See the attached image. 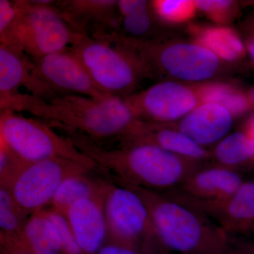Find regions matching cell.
Segmentation results:
<instances>
[{"label": "cell", "mask_w": 254, "mask_h": 254, "mask_svg": "<svg viewBox=\"0 0 254 254\" xmlns=\"http://www.w3.org/2000/svg\"><path fill=\"white\" fill-rule=\"evenodd\" d=\"M247 50L248 52L249 55H250L251 59H252L254 64V34L247 41Z\"/></svg>", "instance_id": "836d02e7"}, {"label": "cell", "mask_w": 254, "mask_h": 254, "mask_svg": "<svg viewBox=\"0 0 254 254\" xmlns=\"http://www.w3.org/2000/svg\"><path fill=\"white\" fill-rule=\"evenodd\" d=\"M215 165L236 170L242 167L254 164V141L245 131L229 135L218 142L210 158Z\"/></svg>", "instance_id": "7402d4cb"}, {"label": "cell", "mask_w": 254, "mask_h": 254, "mask_svg": "<svg viewBox=\"0 0 254 254\" xmlns=\"http://www.w3.org/2000/svg\"><path fill=\"white\" fill-rule=\"evenodd\" d=\"M18 206L9 189L0 188V235L6 251L28 254L23 241V231L27 219Z\"/></svg>", "instance_id": "ffe728a7"}, {"label": "cell", "mask_w": 254, "mask_h": 254, "mask_svg": "<svg viewBox=\"0 0 254 254\" xmlns=\"http://www.w3.org/2000/svg\"><path fill=\"white\" fill-rule=\"evenodd\" d=\"M32 59L38 77L58 95H78L94 98L108 96L97 88L86 68L69 48Z\"/></svg>", "instance_id": "8fae6325"}, {"label": "cell", "mask_w": 254, "mask_h": 254, "mask_svg": "<svg viewBox=\"0 0 254 254\" xmlns=\"http://www.w3.org/2000/svg\"><path fill=\"white\" fill-rule=\"evenodd\" d=\"M167 193L199 209L229 236L243 235L254 230V180L244 182L230 196L213 201L194 199L177 190Z\"/></svg>", "instance_id": "7c38bea8"}, {"label": "cell", "mask_w": 254, "mask_h": 254, "mask_svg": "<svg viewBox=\"0 0 254 254\" xmlns=\"http://www.w3.org/2000/svg\"><path fill=\"white\" fill-rule=\"evenodd\" d=\"M197 9L218 23L230 21L237 13V3L230 0H197Z\"/></svg>", "instance_id": "f1b7e54d"}, {"label": "cell", "mask_w": 254, "mask_h": 254, "mask_svg": "<svg viewBox=\"0 0 254 254\" xmlns=\"http://www.w3.org/2000/svg\"><path fill=\"white\" fill-rule=\"evenodd\" d=\"M150 3L147 1L143 6L121 16L122 28L133 36H141L149 31L151 26Z\"/></svg>", "instance_id": "83f0119b"}, {"label": "cell", "mask_w": 254, "mask_h": 254, "mask_svg": "<svg viewBox=\"0 0 254 254\" xmlns=\"http://www.w3.org/2000/svg\"><path fill=\"white\" fill-rule=\"evenodd\" d=\"M4 141L0 140V184L9 189L14 179L26 165Z\"/></svg>", "instance_id": "4316f807"}, {"label": "cell", "mask_w": 254, "mask_h": 254, "mask_svg": "<svg viewBox=\"0 0 254 254\" xmlns=\"http://www.w3.org/2000/svg\"><path fill=\"white\" fill-rule=\"evenodd\" d=\"M245 182L238 171L214 165L202 167L175 190L194 199L213 201L234 194Z\"/></svg>", "instance_id": "ac0fdd59"}, {"label": "cell", "mask_w": 254, "mask_h": 254, "mask_svg": "<svg viewBox=\"0 0 254 254\" xmlns=\"http://www.w3.org/2000/svg\"><path fill=\"white\" fill-rule=\"evenodd\" d=\"M0 109L26 112L93 138L121 139L138 121L123 98L58 95L49 100L16 91L0 96Z\"/></svg>", "instance_id": "6da1fadb"}, {"label": "cell", "mask_w": 254, "mask_h": 254, "mask_svg": "<svg viewBox=\"0 0 254 254\" xmlns=\"http://www.w3.org/2000/svg\"><path fill=\"white\" fill-rule=\"evenodd\" d=\"M200 104L213 103L228 110L233 117L244 115L252 108L248 94L228 84L202 83L194 88Z\"/></svg>", "instance_id": "cb8c5ba5"}, {"label": "cell", "mask_w": 254, "mask_h": 254, "mask_svg": "<svg viewBox=\"0 0 254 254\" xmlns=\"http://www.w3.org/2000/svg\"><path fill=\"white\" fill-rule=\"evenodd\" d=\"M98 254H140L139 252L133 250L131 247L120 245L113 244L102 247L98 252Z\"/></svg>", "instance_id": "4dcf8cb0"}, {"label": "cell", "mask_w": 254, "mask_h": 254, "mask_svg": "<svg viewBox=\"0 0 254 254\" xmlns=\"http://www.w3.org/2000/svg\"><path fill=\"white\" fill-rule=\"evenodd\" d=\"M68 139L97 164L111 169L125 185L153 191L177 190L204 166L202 162L180 156L149 143L125 144L120 149L102 148L88 136L68 131Z\"/></svg>", "instance_id": "7a4b0ae2"}, {"label": "cell", "mask_w": 254, "mask_h": 254, "mask_svg": "<svg viewBox=\"0 0 254 254\" xmlns=\"http://www.w3.org/2000/svg\"><path fill=\"white\" fill-rule=\"evenodd\" d=\"M244 131L254 141V115L249 120Z\"/></svg>", "instance_id": "d6a6232c"}, {"label": "cell", "mask_w": 254, "mask_h": 254, "mask_svg": "<svg viewBox=\"0 0 254 254\" xmlns=\"http://www.w3.org/2000/svg\"><path fill=\"white\" fill-rule=\"evenodd\" d=\"M195 43L210 50L219 59L236 61L243 58L245 47L240 37L232 28L224 26L190 28Z\"/></svg>", "instance_id": "d6986e66"}, {"label": "cell", "mask_w": 254, "mask_h": 254, "mask_svg": "<svg viewBox=\"0 0 254 254\" xmlns=\"http://www.w3.org/2000/svg\"><path fill=\"white\" fill-rule=\"evenodd\" d=\"M125 144L149 143L180 156L202 162L210 158V152L197 144L172 124L145 123L138 120L121 138Z\"/></svg>", "instance_id": "5bb4252c"}, {"label": "cell", "mask_w": 254, "mask_h": 254, "mask_svg": "<svg viewBox=\"0 0 254 254\" xmlns=\"http://www.w3.org/2000/svg\"><path fill=\"white\" fill-rule=\"evenodd\" d=\"M0 140L26 163L61 158L91 169L97 165L68 138L60 136L46 124L11 110L0 113Z\"/></svg>", "instance_id": "8992f818"}, {"label": "cell", "mask_w": 254, "mask_h": 254, "mask_svg": "<svg viewBox=\"0 0 254 254\" xmlns=\"http://www.w3.org/2000/svg\"><path fill=\"white\" fill-rule=\"evenodd\" d=\"M21 86L42 99L58 95L38 77L31 57L12 47L0 44V96L18 91Z\"/></svg>", "instance_id": "9a60e30c"}, {"label": "cell", "mask_w": 254, "mask_h": 254, "mask_svg": "<svg viewBox=\"0 0 254 254\" xmlns=\"http://www.w3.org/2000/svg\"><path fill=\"white\" fill-rule=\"evenodd\" d=\"M104 197L105 193L78 200L65 215L84 254L98 253L108 231Z\"/></svg>", "instance_id": "2e32d148"}, {"label": "cell", "mask_w": 254, "mask_h": 254, "mask_svg": "<svg viewBox=\"0 0 254 254\" xmlns=\"http://www.w3.org/2000/svg\"><path fill=\"white\" fill-rule=\"evenodd\" d=\"M55 6L81 34L103 37L121 33V16L115 0H65L56 1Z\"/></svg>", "instance_id": "4fadbf2b"}, {"label": "cell", "mask_w": 254, "mask_h": 254, "mask_svg": "<svg viewBox=\"0 0 254 254\" xmlns=\"http://www.w3.org/2000/svg\"><path fill=\"white\" fill-rule=\"evenodd\" d=\"M25 250L28 254H60L58 232L44 209L31 214L23 231Z\"/></svg>", "instance_id": "44dd1931"}, {"label": "cell", "mask_w": 254, "mask_h": 254, "mask_svg": "<svg viewBox=\"0 0 254 254\" xmlns=\"http://www.w3.org/2000/svg\"><path fill=\"white\" fill-rule=\"evenodd\" d=\"M16 21L0 44L12 47L33 59L68 49L81 33L74 31L55 6L56 1L20 0Z\"/></svg>", "instance_id": "5b68a950"}, {"label": "cell", "mask_w": 254, "mask_h": 254, "mask_svg": "<svg viewBox=\"0 0 254 254\" xmlns=\"http://www.w3.org/2000/svg\"><path fill=\"white\" fill-rule=\"evenodd\" d=\"M91 170L83 164L61 158L28 163L14 179L9 190L23 213L33 214L50 204L65 179Z\"/></svg>", "instance_id": "9c48e42d"}, {"label": "cell", "mask_w": 254, "mask_h": 254, "mask_svg": "<svg viewBox=\"0 0 254 254\" xmlns=\"http://www.w3.org/2000/svg\"><path fill=\"white\" fill-rule=\"evenodd\" d=\"M145 202L165 248L181 254H227L230 236L199 209L168 193L130 185Z\"/></svg>", "instance_id": "3957f363"}, {"label": "cell", "mask_w": 254, "mask_h": 254, "mask_svg": "<svg viewBox=\"0 0 254 254\" xmlns=\"http://www.w3.org/2000/svg\"><path fill=\"white\" fill-rule=\"evenodd\" d=\"M44 210L58 232L62 254H84L78 245L66 215L53 209Z\"/></svg>", "instance_id": "484cf974"}, {"label": "cell", "mask_w": 254, "mask_h": 254, "mask_svg": "<svg viewBox=\"0 0 254 254\" xmlns=\"http://www.w3.org/2000/svg\"><path fill=\"white\" fill-rule=\"evenodd\" d=\"M248 96L251 103H252V107L254 108V88H252L250 93H248Z\"/></svg>", "instance_id": "e575fe53"}, {"label": "cell", "mask_w": 254, "mask_h": 254, "mask_svg": "<svg viewBox=\"0 0 254 254\" xmlns=\"http://www.w3.org/2000/svg\"><path fill=\"white\" fill-rule=\"evenodd\" d=\"M21 9L20 0H0V37L4 36L16 21Z\"/></svg>", "instance_id": "f546056e"}, {"label": "cell", "mask_w": 254, "mask_h": 254, "mask_svg": "<svg viewBox=\"0 0 254 254\" xmlns=\"http://www.w3.org/2000/svg\"><path fill=\"white\" fill-rule=\"evenodd\" d=\"M104 207L108 231L117 243L137 250L154 245L166 250L160 240L145 202L130 187H107Z\"/></svg>", "instance_id": "ba28073f"}, {"label": "cell", "mask_w": 254, "mask_h": 254, "mask_svg": "<svg viewBox=\"0 0 254 254\" xmlns=\"http://www.w3.org/2000/svg\"><path fill=\"white\" fill-rule=\"evenodd\" d=\"M4 254H28L21 253V252H9V251H4Z\"/></svg>", "instance_id": "d590c367"}, {"label": "cell", "mask_w": 254, "mask_h": 254, "mask_svg": "<svg viewBox=\"0 0 254 254\" xmlns=\"http://www.w3.org/2000/svg\"><path fill=\"white\" fill-rule=\"evenodd\" d=\"M106 189L87 177L86 174L68 177L55 192L50 203L51 209L65 215L70 207L78 200L104 194Z\"/></svg>", "instance_id": "603a6c76"}, {"label": "cell", "mask_w": 254, "mask_h": 254, "mask_svg": "<svg viewBox=\"0 0 254 254\" xmlns=\"http://www.w3.org/2000/svg\"><path fill=\"white\" fill-rule=\"evenodd\" d=\"M230 254H254V242H238L230 247Z\"/></svg>", "instance_id": "1f68e13d"}, {"label": "cell", "mask_w": 254, "mask_h": 254, "mask_svg": "<svg viewBox=\"0 0 254 254\" xmlns=\"http://www.w3.org/2000/svg\"><path fill=\"white\" fill-rule=\"evenodd\" d=\"M153 12L169 23L186 22L195 16L197 6L191 0H156L150 3Z\"/></svg>", "instance_id": "d4e9b609"}, {"label": "cell", "mask_w": 254, "mask_h": 254, "mask_svg": "<svg viewBox=\"0 0 254 254\" xmlns=\"http://www.w3.org/2000/svg\"><path fill=\"white\" fill-rule=\"evenodd\" d=\"M125 100L138 120L158 124H172L200 105L194 88L172 81L156 83Z\"/></svg>", "instance_id": "30bf717a"}, {"label": "cell", "mask_w": 254, "mask_h": 254, "mask_svg": "<svg viewBox=\"0 0 254 254\" xmlns=\"http://www.w3.org/2000/svg\"><path fill=\"white\" fill-rule=\"evenodd\" d=\"M233 118L228 110L220 105L202 103L174 127L205 148L225 138L231 128Z\"/></svg>", "instance_id": "e0dca14e"}, {"label": "cell", "mask_w": 254, "mask_h": 254, "mask_svg": "<svg viewBox=\"0 0 254 254\" xmlns=\"http://www.w3.org/2000/svg\"><path fill=\"white\" fill-rule=\"evenodd\" d=\"M69 49L76 55L102 93L128 98L151 70L119 38L118 33L103 37L81 34Z\"/></svg>", "instance_id": "277c9868"}, {"label": "cell", "mask_w": 254, "mask_h": 254, "mask_svg": "<svg viewBox=\"0 0 254 254\" xmlns=\"http://www.w3.org/2000/svg\"><path fill=\"white\" fill-rule=\"evenodd\" d=\"M125 44L139 56L152 72L155 69L184 81H200L218 71L220 59L196 43H163L120 35Z\"/></svg>", "instance_id": "52a82bcc"}]
</instances>
